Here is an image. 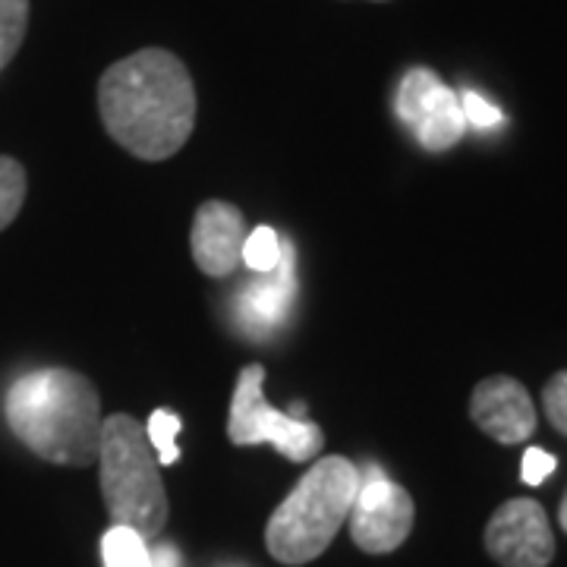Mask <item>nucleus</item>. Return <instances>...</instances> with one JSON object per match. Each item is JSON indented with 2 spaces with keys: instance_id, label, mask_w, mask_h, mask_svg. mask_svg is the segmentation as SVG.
Returning <instances> with one entry per match:
<instances>
[{
  "instance_id": "nucleus-1",
  "label": "nucleus",
  "mask_w": 567,
  "mask_h": 567,
  "mask_svg": "<svg viewBox=\"0 0 567 567\" xmlns=\"http://www.w3.org/2000/svg\"><path fill=\"white\" fill-rule=\"evenodd\" d=\"M107 136L142 162L177 155L196 126V85L177 54L142 48L111 63L99 80Z\"/></svg>"
},
{
  "instance_id": "nucleus-2",
  "label": "nucleus",
  "mask_w": 567,
  "mask_h": 567,
  "mask_svg": "<svg viewBox=\"0 0 567 567\" xmlns=\"http://www.w3.org/2000/svg\"><path fill=\"white\" fill-rule=\"evenodd\" d=\"M10 432L41 461L61 466L99 464L102 398L73 369H35L20 375L3 401Z\"/></svg>"
},
{
  "instance_id": "nucleus-3",
  "label": "nucleus",
  "mask_w": 567,
  "mask_h": 567,
  "mask_svg": "<svg viewBox=\"0 0 567 567\" xmlns=\"http://www.w3.org/2000/svg\"><path fill=\"white\" fill-rule=\"evenodd\" d=\"M360 486L363 476L353 461L338 454L319 457L293 492L275 507L265 527V546L271 558L290 567L316 561L347 524Z\"/></svg>"
},
{
  "instance_id": "nucleus-4",
  "label": "nucleus",
  "mask_w": 567,
  "mask_h": 567,
  "mask_svg": "<svg viewBox=\"0 0 567 567\" xmlns=\"http://www.w3.org/2000/svg\"><path fill=\"white\" fill-rule=\"evenodd\" d=\"M102 495L114 527L140 533L145 543L158 539L167 527V492L158 454L145 435V425L130 413H114L102 425Z\"/></svg>"
},
{
  "instance_id": "nucleus-5",
  "label": "nucleus",
  "mask_w": 567,
  "mask_h": 567,
  "mask_svg": "<svg viewBox=\"0 0 567 567\" xmlns=\"http://www.w3.org/2000/svg\"><path fill=\"white\" fill-rule=\"evenodd\" d=\"M265 365L249 363L240 369V379L230 398L227 439L234 445H275L293 464H309L324 447V432L312 420H293L268 404L265 398Z\"/></svg>"
},
{
  "instance_id": "nucleus-6",
  "label": "nucleus",
  "mask_w": 567,
  "mask_h": 567,
  "mask_svg": "<svg viewBox=\"0 0 567 567\" xmlns=\"http://www.w3.org/2000/svg\"><path fill=\"white\" fill-rule=\"evenodd\" d=\"M398 117L416 136L425 152H447L464 140L466 121L461 111V95L447 89L432 70L413 66L398 85Z\"/></svg>"
},
{
  "instance_id": "nucleus-7",
  "label": "nucleus",
  "mask_w": 567,
  "mask_h": 567,
  "mask_svg": "<svg viewBox=\"0 0 567 567\" xmlns=\"http://www.w3.org/2000/svg\"><path fill=\"white\" fill-rule=\"evenodd\" d=\"M416 507L404 486L385 480L379 470H372V476H365L360 495L350 507L347 527L350 539L369 555H388L394 548H401L413 529Z\"/></svg>"
},
{
  "instance_id": "nucleus-8",
  "label": "nucleus",
  "mask_w": 567,
  "mask_h": 567,
  "mask_svg": "<svg viewBox=\"0 0 567 567\" xmlns=\"http://www.w3.org/2000/svg\"><path fill=\"white\" fill-rule=\"evenodd\" d=\"M486 551L502 567H548L555 558V533L546 507L533 498H511L486 524Z\"/></svg>"
},
{
  "instance_id": "nucleus-9",
  "label": "nucleus",
  "mask_w": 567,
  "mask_h": 567,
  "mask_svg": "<svg viewBox=\"0 0 567 567\" xmlns=\"http://www.w3.org/2000/svg\"><path fill=\"white\" fill-rule=\"evenodd\" d=\"M470 416L498 445H520L536 432V404L511 375H488L473 388Z\"/></svg>"
},
{
  "instance_id": "nucleus-10",
  "label": "nucleus",
  "mask_w": 567,
  "mask_h": 567,
  "mask_svg": "<svg viewBox=\"0 0 567 567\" xmlns=\"http://www.w3.org/2000/svg\"><path fill=\"white\" fill-rule=\"evenodd\" d=\"M246 244V218L237 205L221 203V199H208L199 205L196 218H193V259L199 265V271L208 278H227L237 271V265L244 262Z\"/></svg>"
},
{
  "instance_id": "nucleus-11",
  "label": "nucleus",
  "mask_w": 567,
  "mask_h": 567,
  "mask_svg": "<svg viewBox=\"0 0 567 567\" xmlns=\"http://www.w3.org/2000/svg\"><path fill=\"white\" fill-rule=\"evenodd\" d=\"M293 252L284 244V259L278 265V281H268V275H259L256 284H249L244 293V312L246 322L265 324L275 328L287 312V300H290V284H293Z\"/></svg>"
},
{
  "instance_id": "nucleus-12",
  "label": "nucleus",
  "mask_w": 567,
  "mask_h": 567,
  "mask_svg": "<svg viewBox=\"0 0 567 567\" xmlns=\"http://www.w3.org/2000/svg\"><path fill=\"white\" fill-rule=\"evenodd\" d=\"M104 567H152V551L140 533L126 527H111L102 539Z\"/></svg>"
},
{
  "instance_id": "nucleus-13",
  "label": "nucleus",
  "mask_w": 567,
  "mask_h": 567,
  "mask_svg": "<svg viewBox=\"0 0 567 567\" xmlns=\"http://www.w3.org/2000/svg\"><path fill=\"white\" fill-rule=\"evenodd\" d=\"M25 193H29L25 167L17 158L0 155V230H7L10 224L17 221L22 203H25Z\"/></svg>"
},
{
  "instance_id": "nucleus-14",
  "label": "nucleus",
  "mask_w": 567,
  "mask_h": 567,
  "mask_svg": "<svg viewBox=\"0 0 567 567\" xmlns=\"http://www.w3.org/2000/svg\"><path fill=\"white\" fill-rule=\"evenodd\" d=\"M29 32V0H0V70L17 58Z\"/></svg>"
},
{
  "instance_id": "nucleus-15",
  "label": "nucleus",
  "mask_w": 567,
  "mask_h": 567,
  "mask_svg": "<svg viewBox=\"0 0 567 567\" xmlns=\"http://www.w3.org/2000/svg\"><path fill=\"white\" fill-rule=\"evenodd\" d=\"M284 259V246L281 237L268 227V224H259L252 234H246L244 244V262L252 275H268L275 271Z\"/></svg>"
},
{
  "instance_id": "nucleus-16",
  "label": "nucleus",
  "mask_w": 567,
  "mask_h": 567,
  "mask_svg": "<svg viewBox=\"0 0 567 567\" xmlns=\"http://www.w3.org/2000/svg\"><path fill=\"white\" fill-rule=\"evenodd\" d=\"M181 416H177L174 410H155V413L148 416L145 435H148V442L155 447L158 464L162 466L177 464V457H181V451H177V435H181Z\"/></svg>"
},
{
  "instance_id": "nucleus-17",
  "label": "nucleus",
  "mask_w": 567,
  "mask_h": 567,
  "mask_svg": "<svg viewBox=\"0 0 567 567\" xmlns=\"http://www.w3.org/2000/svg\"><path fill=\"white\" fill-rule=\"evenodd\" d=\"M543 410H546L548 423L555 425L561 435H567V369L555 372L543 388Z\"/></svg>"
},
{
  "instance_id": "nucleus-18",
  "label": "nucleus",
  "mask_w": 567,
  "mask_h": 567,
  "mask_svg": "<svg viewBox=\"0 0 567 567\" xmlns=\"http://www.w3.org/2000/svg\"><path fill=\"white\" fill-rule=\"evenodd\" d=\"M461 111H464L466 126H476V130H492L505 121L502 111L476 92H461Z\"/></svg>"
},
{
  "instance_id": "nucleus-19",
  "label": "nucleus",
  "mask_w": 567,
  "mask_h": 567,
  "mask_svg": "<svg viewBox=\"0 0 567 567\" xmlns=\"http://www.w3.org/2000/svg\"><path fill=\"white\" fill-rule=\"evenodd\" d=\"M555 454H548L543 447H527V454H524V464H520V476H524V483L527 486H543L548 476L555 473Z\"/></svg>"
},
{
  "instance_id": "nucleus-20",
  "label": "nucleus",
  "mask_w": 567,
  "mask_h": 567,
  "mask_svg": "<svg viewBox=\"0 0 567 567\" xmlns=\"http://www.w3.org/2000/svg\"><path fill=\"white\" fill-rule=\"evenodd\" d=\"M152 567H181L177 551L171 546H158V551H152Z\"/></svg>"
},
{
  "instance_id": "nucleus-21",
  "label": "nucleus",
  "mask_w": 567,
  "mask_h": 567,
  "mask_svg": "<svg viewBox=\"0 0 567 567\" xmlns=\"http://www.w3.org/2000/svg\"><path fill=\"white\" fill-rule=\"evenodd\" d=\"M558 520H561V529L567 533V492L565 498H561V507H558Z\"/></svg>"
},
{
  "instance_id": "nucleus-22",
  "label": "nucleus",
  "mask_w": 567,
  "mask_h": 567,
  "mask_svg": "<svg viewBox=\"0 0 567 567\" xmlns=\"http://www.w3.org/2000/svg\"><path fill=\"white\" fill-rule=\"evenodd\" d=\"M372 3H385V0H372Z\"/></svg>"
}]
</instances>
